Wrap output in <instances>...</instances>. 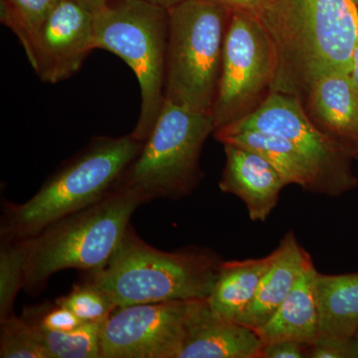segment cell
<instances>
[{
  "label": "cell",
  "instance_id": "ba28073f",
  "mask_svg": "<svg viewBox=\"0 0 358 358\" xmlns=\"http://www.w3.org/2000/svg\"><path fill=\"white\" fill-rule=\"evenodd\" d=\"M275 74L274 46L262 22L256 14L231 11L211 113L215 131L255 112L272 93Z\"/></svg>",
  "mask_w": 358,
  "mask_h": 358
},
{
  "label": "cell",
  "instance_id": "d6986e66",
  "mask_svg": "<svg viewBox=\"0 0 358 358\" xmlns=\"http://www.w3.org/2000/svg\"><path fill=\"white\" fill-rule=\"evenodd\" d=\"M319 338H355L358 331V273L315 275Z\"/></svg>",
  "mask_w": 358,
  "mask_h": 358
},
{
  "label": "cell",
  "instance_id": "484cf974",
  "mask_svg": "<svg viewBox=\"0 0 358 358\" xmlns=\"http://www.w3.org/2000/svg\"><path fill=\"white\" fill-rule=\"evenodd\" d=\"M308 358H358V341L355 338H319L308 345Z\"/></svg>",
  "mask_w": 358,
  "mask_h": 358
},
{
  "label": "cell",
  "instance_id": "8992f818",
  "mask_svg": "<svg viewBox=\"0 0 358 358\" xmlns=\"http://www.w3.org/2000/svg\"><path fill=\"white\" fill-rule=\"evenodd\" d=\"M169 13L166 100L211 115L231 10L210 0H185Z\"/></svg>",
  "mask_w": 358,
  "mask_h": 358
},
{
  "label": "cell",
  "instance_id": "cb8c5ba5",
  "mask_svg": "<svg viewBox=\"0 0 358 358\" xmlns=\"http://www.w3.org/2000/svg\"><path fill=\"white\" fill-rule=\"evenodd\" d=\"M0 324V357L50 358L35 336L32 327L22 317L13 313Z\"/></svg>",
  "mask_w": 358,
  "mask_h": 358
},
{
  "label": "cell",
  "instance_id": "4fadbf2b",
  "mask_svg": "<svg viewBox=\"0 0 358 358\" xmlns=\"http://www.w3.org/2000/svg\"><path fill=\"white\" fill-rule=\"evenodd\" d=\"M223 145L226 160L219 188L241 199L252 221L264 222L287 186L284 179L258 152L232 143Z\"/></svg>",
  "mask_w": 358,
  "mask_h": 358
},
{
  "label": "cell",
  "instance_id": "836d02e7",
  "mask_svg": "<svg viewBox=\"0 0 358 358\" xmlns=\"http://www.w3.org/2000/svg\"><path fill=\"white\" fill-rule=\"evenodd\" d=\"M357 160H358V159H357Z\"/></svg>",
  "mask_w": 358,
  "mask_h": 358
},
{
  "label": "cell",
  "instance_id": "4316f807",
  "mask_svg": "<svg viewBox=\"0 0 358 358\" xmlns=\"http://www.w3.org/2000/svg\"><path fill=\"white\" fill-rule=\"evenodd\" d=\"M308 345L293 341H280L265 343L260 358H305Z\"/></svg>",
  "mask_w": 358,
  "mask_h": 358
},
{
  "label": "cell",
  "instance_id": "6da1fadb",
  "mask_svg": "<svg viewBox=\"0 0 358 358\" xmlns=\"http://www.w3.org/2000/svg\"><path fill=\"white\" fill-rule=\"evenodd\" d=\"M256 15L274 46L272 93L303 102L322 75L352 72L358 38L355 0H263Z\"/></svg>",
  "mask_w": 358,
  "mask_h": 358
},
{
  "label": "cell",
  "instance_id": "3957f363",
  "mask_svg": "<svg viewBox=\"0 0 358 358\" xmlns=\"http://www.w3.org/2000/svg\"><path fill=\"white\" fill-rule=\"evenodd\" d=\"M143 145L131 134L120 138L96 136L63 162L31 199L24 203L3 204L0 237L28 239L59 219L98 201L115 187Z\"/></svg>",
  "mask_w": 358,
  "mask_h": 358
},
{
  "label": "cell",
  "instance_id": "7c38bea8",
  "mask_svg": "<svg viewBox=\"0 0 358 358\" xmlns=\"http://www.w3.org/2000/svg\"><path fill=\"white\" fill-rule=\"evenodd\" d=\"M263 345L254 329L221 319L200 299L189 301L178 358H260Z\"/></svg>",
  "mask_w": 358,
  "mask_h": 358
},
{
  "label": "cell",
  "instance_id": "7a4b0ae2",
  "mask_svg": "<svg viewBox=\"0 0 358 358\" xmlns=\"http://www.w3.org/2000/svg\"><path fill=\"white\" fill-rule=\"evenodd\" d=\"M220 257L209 249L189 246L162 251L150 246L129 224L109 262L86 273L115 307L207 299L215 284Z\"/></svg>",
  "mask_w": 358,
  "mask_h": 358
},
{
  "label": "cell",
  "instance_id": "5b68a950",
  "mask_svg": "<svg viewBox=\"0 0 358 358\" xmlns=\"http://www.w3.org/2000/svg\"><path fill=\"white\" fill-rule=\"evenodd\" d=\"M169 9L145 0H114L94 13L95 49L112 52L133 70L141 110L131 131L145 141L166 101Z\"/></svg>",
  "mask_w": 358,
  "mask_h": 358
},
{
  "label": "cell",
  "instance_id": "ffe728a7",
  "mask_svg": "<svg viewBox=\"0 0 358 358\" xmlns=\"http://www.w3.org/2000/svg\"><path fill=\"white\" fill-rule=\"evenodd\" d=\"M29 324L50 358H102V324L87 322L68 331H46Z\"/></svg>",
  "mask_w": 358,
  "mask_h": 358
},
{
  "label": "cell",
  "instance_id": "44dd1931",
  "mask_svg": "<svg viewBox=\"0 0 358 358\" xmlns=\"http://www.w3.org/2000/svg\"><path fill=\"white\" fill-rule=\"evenodd\" d=\"M61 0H0L2 24L17 36L26 55L40 27Z\"/></svg>",
  "mask_w": 358,
  "mask_h": 358
},
{
  "label": "cell",
  "instance_id": "83f0119b",
  "mask_svg": "<svg viewBox=\"0 0 358 358\" xmlns=\"http://www.w3.org/2000/svg\"><path fill=\"white\" fill-rule=\"evenodd\" d=\"M220 4L229 10H241L247 13H257L263 0H210Z\"/></svg>",
  "mask_w": 358,
  "mask_h": 358
},
{
  "label": "cell",
  "instance_id": "d4e9b609",
  "mask_svg": "<svg viewBox=\"0 0 358 358\" xmlns=\"http://www.w3.org/2000/svg\"><path fill=\"white\" fill-rule=\"evenodd\" d=\"M21 317L33 326L52 331H72L87 324L82 322L72 310L56 301L53 303L26 307Z\"/></svg>",
  "mask_w": 358,
  "mask_h": 358
},
{
  "label": "cell",
  "instance_id": "30bf717a",
  "mask_svg": "<svg viewBox=\"0 0 358 358\" xmlns=\"http://www.w3.org/2000/svg\"><path fill=\"white\" fill-rule=\"evenodd\" d=\"M189 301L115 308L101 327L102 358H178Z\"/></svg>",
  "mask_w": 358,
  "mask_h": 358
},
{
  "label": "cell",
  "instance_id": "f1b7e54d",
  "mask_svg": "<svg viewBox=\"0 0 358 358\" xmlns=\"http://www.w3.org/2000/svg\"><path fill=\"white\" fill-rule=\"evenodd\" d=\"M74 1L86 7L89 10L96 13V11L100 10V9L107 6L108 4H110V2L114 1V0H74Z\"/></svg>",
  "mask_w": 358,
  "mask_h": 358
},
{
  "label": "cell",
  "instance_id": "4dcf8cb0",
  "mask_svg": "<svg viewBox=\"0 0 358 358\" xmlns=\"http://www.w3.org/2000/svg\"><path fill=\"white\" fill-rule=\"evenodd\" d=\"M145 1L150 2V3L157 4V6L164 7V8H171L176 4L185 1V0H145Z\"/></svg>",
  "mask_w": 358,
  "mask_h": 358
},
{
  "label": "cell",
  "instance_id": "2e32d148",
  "mask_svg": "<svg viewBox=\"0 0 358 358\" xmlns=\"http://www.w3.org/2000/svg\"><path fill=\"white\" fill-rule=\"evenodd\" d=\"M317 273L310 258L296 286L279 310L255 331L264 345L274 341H293L312 345L319 338L320 313L315 294Z\"/></svg>",
  "mask_w": 358,
  "mask_h": 358
},
{
  "label": "cell",
  "instance_id": "603a6c76",
  "mask_svg": "<svg viewBox=\"0 0 358 358\" xmlns=\"http://www.w3.org/2000/svg\"><path fill=\"white\" fill-rule=\"evenodd\" d=\"M56 301L72 310L82 322L94 324H103L117 308L102 289L87 280L74 285L69 294Z\"/></svg>",
  "mask_w": 358,
  "mask_h": 358
},
{
  "label": "cell",
  "instance_id": "52a82bcc",
  "mask_svg": "<svg viewBox=\"0 0 358 358\" xmlns=\"http://www.w3.org/2000/svg\"><path fill=\"white\" fill-rule=\"evenodd\" d=\"M214 131L212 115L164 101L140 154L117 185L138 193L145 203L188 196L203 178L200 155L205 141Z\"/></svg>",
  "mask_w": 358,
  "mask_h": 358
},
{
  "label": "cell",
  "instance_id": "9c48e42d",
  "mask_svg": "<svg viewBox=\"0 0 358 358\" xmlns=\"http://www.w3.org/2000/svg\"><path fill=\"white\" fill-rule=\"evenodd\" d=\"M218 129H257L287 138L310 162L322 185V195L341 196L358 185L352 169L355 155L317 129L296 96L273 92L248 117Z\"/></svg>",
  "mask_w": 358,
  "mask_h": 358
},
{
  "label": "cell",
  "instance_id": "f546056e",
  "mask_svg": "<svg viewBox=\"0 0 358 358\" xmlns=\"http://www.w3.org/2000/svg\"><path fill=\"white\" fill-rule=\"evenodd\" d=\"M350 76H352L353 82H355V86L358 89V38L352 52V67Z\"/></svg>",
  "mask_w": 358,
  "mask_h": 358
},
{
  "label": "cell",
  "instance_id": "9a60e30c",
  "mask_svg": "<svg viewBox=\"0 0 358 358\" xmlns=\"http://www.w3.org/2000/svg\"><path fill=\"white\" fill-rule=\"evenodd\" d=\"M277 252L274 263L264 275L255 298L235 320L237 324L254 331L264 326L296 286L310 259L292 231L282 238Z\"/></svg>",
  "mask_w": 358,
  "mask_h": 358
},
{
  "label": "cell",
  "instance_id": "e0dca14e",
  "mask_svg": "<svg viewBox=\"0 0 358 358\" xmlns=\"http://www.w3.org/2000/svg\"><path fill=\"white\" fill-rule=\"evenodd\" d=\"M214 138L222 145L232 143L258 152L279 171L287 186L299 185L307 192L322 195V185L310 162L287 138L257 129H217Z\"/></svg>",
  "mask_w": 358,
  "mask_h": 358
},
{
  "label": "cell",
  "instance_id": "ac0fdd59",
  "mask_svg": "<svg viewBox=\"0 0 358 358\" xmlns=\"http://www.w3.org/2000/svg\"><path fill=\"white\" fill-rule=\"evenodd\" d=\"M277 253L275 248L264 258L222 261L217 279L207 298L212 312L221 319L235 322L255 298Z\"/></svg>",
  "mask_w": 358,
  "mask_h": 358
},
{
  "label": "cell",
  "instance_id": "8fae6325",
  "mask_svg": "<svg viewBox=\"0 0 358 358\" xmlns=\"http://www.w3.org/2000/svg\"><path fill=\"white\" fill-rule=\"evenodd\" d=\"M94 50L93 11L74 0H61L26 56L41 81L56 84L76 74Z\"/></svg>",
  "mask_w": 358,
  "mask_h": 358
},
{
  "label": "cell",
  "instance_id": "277c9868",
  "mask_svg": "<svg viewBox=\"0 0 358 358\" xmlns=\"http://www.w3.org/2000/svg\"><path fill=\"white\" fill-rule=\"evenodd\" d=\"M143 203L138 193L115 185L98 201L22 240L26 291L39 293L52 275L67 268L86 273L102 268L119 246L134 210Z\"/></svg>",
  "mask_w": 358,
  "mask_h": 358
},
{
  "label": "cell",
  "instance_id": "1f68e13d",
  "mask_svg": "<svg viewBox=\"0 0 358 358\" xmlns=\"http://www.w3.org/2000/svg\"><path fill=\"white\" fill-rule=\"evenodd\" d=\"M355 338H357V341H358V331H357V334H355Z\"/></svg>",
  "mask_w": 358,
  "mask_h": 358
},
{
  "label": "cell",
  "instance_id": "7402d4cb",
  "mask_svg": "<svg viewBox=\"0 0 358 358\" xmlns=\"http://www.w3.org/2000/svg\"><path fill=\"white\" fill-rule=\"evenodd\" d=\"M22 240L1 239L0 245V322L13 315L16 296L25 287Z\"/></svg>",
  "mask_w": 358,
  "mask_h": 358
},
{
  "label": "cell",
  "instance_id": "d6a6232c",
  "mask_svg": "<svg viewBox=\"0 0 358 358\" xmlns=\"http://www.w3.org/2000/svg\"><path fill=\"white\" fill-rule=\"evenodd\" d=\"M355 2H357V6H358V0H355Z\"/></svg>",
  "mask_w": 358,
  "mask_h": 358
},
{
  "label": "cell",
  "instance_id": "5bb4252c",
  "mask_svg": "<svg viewBox=\"0 0 358 358\" xmlns=\"http://www.w3.org/2000/svg\"><path fill=\"white\" fill-rule=\"evenodd\" d=\"M303 106L310 121L358 159V89L345 72H329L308 89Z\"/></svg>",
  "mask_w": 358,
  "mask_h": 358
}]
</instances>
